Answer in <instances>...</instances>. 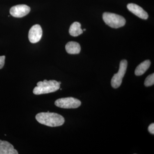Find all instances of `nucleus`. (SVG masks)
<instances>
[{
	"instance_id": "f257e3e1",
	"label": "nucleus",
	"mask_w": 154,
	"mask_h": 154,
	"mask_svg": "<svg viewBox=\"0 0 154 154\" xmlns=\"http://www.w3.org/2000/svg\"><path fill=\"white\" fill-rule=\"evenodd\" d=\"M36 119L39 123L51 127L61 126L65 122L64 118L61 115L50 112L38 113L36 116Z\"/></svg>"
},
{
	"instance_id": "f03ea898",
	"label": "nucleus",
	"mask_w": 154,
	"mask_h": 154,
	"mask_svg": "<svg viewBox=\"0 0 154 154\" xmlns=\"http://www.w3.org/2000/svg\"><path fill=\"white\" fill-rule=\"evenodd\" d=\"M61 83V82H58L55 80H44L43 82H38L37 86L33 89V94L41 95L56 92L60 88Z\"/></svg>"
},
{
	"instance_id": "7ed1b4c3",
	"label": "nucleus",
	"mask_w": 154,
	"mask_h": 154,
	"mask_svg": "<svg viewBox=\"0 0 154 154\" xmlns=\"http://www.w3.org/2000/svg\"><path fill=\"white\" fill-rule=\"evenodd\" d=\"M103 19L107 25L113 28H121L124 26L126 23L124 17L113 13H104Z\"/></svg>"
},
{
	"instance_id": "20e7f679",
	"label": "nucleus",
	"mask_w": 154,
	"mask_h": 154,
	"mask_svg": "<svg viewBox=\"0 0 154 154\" xmlns=\"http://www.w3.org/2000/svg\"><path fill=\"white\" fill-rule=\"evenodd\" d=\"M127 61L123 60L120 62L118 72L114 75L111 81V85L113 88H119L122 83V79L126 72L127 68Z\"/></svg>"
},
{
	"instance_id": "39448f33",
	"label": "nucleus",
	"mask_w": 154,
	"mask_h": 154,
	"mask_svg": "<svg viewBox=\"0 0 154 154\" xmlns=\"http://www.w3.org/2000/svg\"><path fill=\"white\" fill-rule=\"evenodd\" d=\"M81 104L79 100L73 97L61 98L55 102V105L57 107L65 109L77 108L81 106Z\"/></svg>"
},
{
	"instance_id": "423d86ee",
	"label": "nucleus",
	"mask_w": 154,
	"mask_h": 154,
	"mask_svg": "<svg viewBox=\"0 0 154 154\" xmlns=\"http://www.w3.org/2000/svg\"><path fill=\"white\" fill-rule=\"evenodd\" d=\"M30 7L25 5H17L12 7L10 13L11 16L16 18H22L26 16L30 12Z\"/></svg>"
},
{
	"instance_id": "0eeeda50",
	"label": "nucleus",
	"mask_w": 154,
	"mask_h": 154,
	"mask_svg": "<svg viewBox=\"0 0 154 154\" xmlns=\"http://www.w3.org/2000/svg\"><path fill=\"white\" fill-rule=\"evenodd\" d=\"M42 35V30L39 25H33L30 28L28 33L29 41L32 43H35L40 41Z\"/></svg>"
},
{
	"instance_id": "6e6552de",
	"label": "nucleus",
	"mask_w": 154,
	"mask_h": 154,
	"mask_svg": "<svg viewBox=\"0 0 154 154\" xmlns=\"http://www.w3.org/2000/svg\"><path fill=\"white\" fill-rule=\"evenodd\" d=\"M127 8L130 12L141 19H147L148 18V14L140 6L134 4L128 5Z\"/></svg>"
},
{
	"instance_id": "1a4fd4ad",
	"label": "nucleus",
	"mask_w": 154,
	"mask_h": 154,
	"mask_svg": "<svg viewBox=\"0 0 154 154\" xmlns=\"http://www.w3.org/2000/svg\"><path fill=\"white\" fill-rule=\"evenodd\" d=\"M14 146L7 141L0 140V154H18Z\"/></svg>"
},
{
	"instance_id": "9d476101",
	"label": "nucleus",
	"mask_w": 154,
	"mask_h": 154,
	"mask_svg": "<svg viewBox=\"0 0 154 154\" xmlns=\"http://www.w3.org/2000/svg\"><path fill=\"white\" fill-rule=\"evenodd\" d=\"M66 50L69 54H78L81 51V48L80 44L75 42L71 41L68 42L66 45Z\"/></svg>"
},
{
	"instance_id": "9b49d317",
	"label": "nucleus",
	"mask_w": 154,
	"mask_h": 154,
	"mask_svg": "<svg viewBox=\"0 0 154 154\" xmlns=\"http://www.w3.org/2000/svg\"><path fill=\"white\" fill-rule=\"evenodd\" d=\"M151 62L149 60H146L139 65L135 69V74L137 76H140L144 73L149 68Z\"/></svg>"
},
{
	"instance_id": "f8f14e48",
	"label": "nucleus",
	"mask_w": 154,
	"mask_h": 154,
	"mask_svg": "<svg viewBox=\"0 0 154 154\" xmlns=\"http://www.w3.org/2000/svg\"><path fill=\"white\" fill-rule=\"evenodd\" d=\"M69 33L73 36H79L83 33V30L81 28V25L78 22H74L70 27Z\"/></svg>"
},
{
	"instance_id": "ddd939ff",
	"label": "nucleus",
	"mask_w": 154,
	"mask_h": 154,
	"mask_svg": "<svg viewBox=\"0 0 154 154\" xmlns=\"http://www.w3.org/2000/svg\"><path fill=\"white\" fill-rule=\"evenodd\" d=\"M154 73L149 75L146 78L144 82V85L146 87H150L154 85Z\"/></svg>"
},
{
	"instance_id": "4468645a",
	"label": "nucleus",
	"mask_w": 154,
	"mask_h": 154,
	"mask_svg": "<svg viewBox=\"0 0 154 154\" xmlns=\"http://www.w3.org/2000/svg\"><path fill=\"white\" fill-rule=\"evenodd\" d=\"M5 56H0V69H2L4 65H5Z\"/></svg>"
},
{
	"instance_id": "2eb2a0df",
	"label": "nucleus",
	"mask_w": 154,
	"mask_h": 154,
	"mask_svg": "<svg viewBox=\"0 0 154 154\" xmlns=\"http://www.w3.org/2000/svg\"><path fill=\"white\" fill-rule=\"evenodd\" d=\"M148 131L151 134H154V123H152L148 127Z\"/></svg>"
},
{
	"instance_id": "dca6fc26",
	"label": "nucleus",
	"mask_w": 154,
	"mask_h": 154,
	"mask_svg": "<svg viewBox=\"0 0 154 154\" xmlns=\"http://www.w3.org/2000/svg\"><path fill=\"white\" fill-rule=\"evenodd\" d=\"M86 29H84V30H84V31H85L86 30Z\"/></svg>"
}]
</instances>
